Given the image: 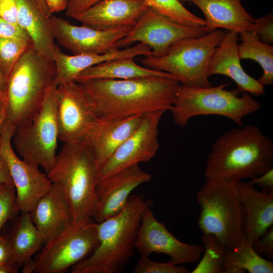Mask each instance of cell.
Here are the masks:
<instances>
[{
  "label": "cell",
  "mask_w": 273,
  "mask_h": 273,
  "mask_svg": "<svg viewBox=\"0 0 273 273\" xmlns=\"http://www.w3.org/2000/svg\"><path fill=\"white\" fill-rule=\"evenodd\" d=\"M272 164V142L258 126L249 124L232 128L215 141L204 175L236 183L261 174Z\"/></svg>",
  "instance_id": "obj_2"
},
{
  "label": "cell",
  "mask_w": 273,
  "mask_h": 273,
  "mask_svg": "<svg viewBox=\"0 0 273 273\" xmlns=\"http://www.w3.org/2000/svg\"><path fill=\"white\" fill-rule=\"evenodd\" d=\"M47 175L65 193L72 222L93 217L98 172L93 155L84 139L64 143Z\"/></svg>",
  "instance_id": "obj_5"
},
{
  "label": "cell",
  "mask_w": 273,
  "mask_h": 273,
  "mask_svg": "<svg viewBox=\"0 0 273 273\" xmlns=\"http://www.w3.org/2000/svg\"><path fill=\"white\" fill-rule=\"evenodd\" d=\"M6 89V80L0 72V91L5 93Z\"/></svg>",
  "instance_id": "obj_48"
},
{
  "label": "cell",
  "mask_w": 273,
  "mask_h": 273,
  "mask_svg": "<svg viewBox=\"0 0 273 273\" xmlns=\"http://www.w3.org/2000/svg\"><path fill=\"white\" fill-rule=\"evenodd\" d=\"M151 77L177 79L168 73L142 67L137 64L132 58H125L110 60L93 66L80 73L74 81L82 83L98 79H129Z\"/></svg>",
  "instance_id": "obj_26"
},
{
  "label": "cell",
  "mask_w": 273,
  "mask_h": 273,
  "mask_svg": "<svg viewBox=\"0 0 273 273\" xmlns=\"http://www.w3.org/2000/svg\"><path fill=\"white\" fill-rule=\"evenodd\" d=\"M30 215L43 244L72 222L68 200L61 188L55 183L38 201Z\"/></svg>",
  "instance_id": "obj_22"
},
{
  "label": "cell",
  "mask_w": 273,
  "mask_h": 273,
  "mask_svg": "<svg viewBox=\"0 0 273 273\" xmlns=\"http://www.w3.org/2000/svg\"><path fill=\"white\" fill-rule=\"evenodd\" d=\"M152 176L135 165L114 173L97 183L96 204L93 217L96 222L119 212L131 193L139 186L149 182Z\"/></svg>",
  "instance_id": "obj_17"
},
{
  "label": "cell",
  "mask_w": 273,
  "mask_h": 273,
  "mask_svg": "<svg viewBox=\"0 0 273 273\" xmlns=\"http://www.w3.org/2000/svg\"><path fill=\"white\" fill-rule=\"evenodd\" d=\"M226 31L217 29L198 37L182 38L163 55L140 60L147 68L174 76L181 84L201 87L212 86L208 71L213 54Z\"/></svg>",
  "instance_id": "obj_8"
},
{
  "label": "cell",
  "mask_w": 273,
  "mask_h": 273,
  "mask_svg": "<svg viewBox=\"0 0 273 273\" xmlns=\"http://www.w3.org/2000/svg\"><path fill=\"white\" fill-rule=\"evenodd\" d=\"M56 77V66L30 47L18 61L6 82V119L16 128L41 108Z\"/></svg>",
  "instance_id": "obj_4"
},
{
  "label": "cell",
  "mask_w": 273,
  "mask_h": 273,
  "mask_svg": "<svg viewBox=\"0 0 273 273\" xmlns=\"http://www.w3.org/2000/svg\"><path fill=\"white\" fill-rule=\"evenodd\" d=\"M165 112L158 110L143 115L137 128L98 171V182L121 170L148 162L156 155L159 148V125Z\"/></svg>",
  "instance_id": "obj_13"
},
{
  "label": "cell",
  "mask_w": 273,
  "mask_h": 273,
  "mask_svg": "<svg viewBox=\"0 0 273 273\" xmlns=\"http://www.w3.org/2000/svg\"><path fill=\"white\" fill-rule=\"evenodd\" d=\"M22 272L31 273L34 272L35 262L34 260L30 259L26 261L23 265Z\"/></svg>",
  "instance_id": "obj_46"
},
{
  "label": "cell",
  "mask_w": 273,
  "mask_h": 273,
  "mask_svg": "<svg viewBox=\"0 0 273 273\" xmlns=\"http://www.w3.org/2000/svg\"><path fill=\"white\" fill-rule=\"evenodd\" d=\"M9 237L12 251L11 262L19 266L31 259L43 244L29 212L22 213Z\"/></svg>",
  "instance_id": "obj_27"
},
{
  "label": "cell",
  "mask_w": 273,
  "mask_h": 273,
  "mask_svg": "<svg viewBox=\"0 0 273 273\" xmlns=\"http://www.w3.org/2000/svg\"><path fill=\"white\" fill-rule=\"evenodd\" d=\"M208 33L204 26L193 27L176 23L149 8L139 18L128 34L117 43L118 49L133 42L149 47L153 57L165 54L176 41L186 37H198Z\"/></svg>",
  "instance_id": "obj_12"
},
{
  "label": "cell",
  "mask_w": 273,
  "mask_h": 273,
  "mask_svg": "<svg viewBox=\"0 0 273 273\" xmlns=\"http://www.w3.org/2000/svg\"><path fill=\"white\" fill-rule=\"evenodd\" d=\"M143 115L97 117L89 126L84 140L93 155L98 172L119 146L137 128Z\"/></svg>",
  "instance_id": "obj_18"
},
{
  "label": "cell",
  "mask_w": 273,
  "mask_h": 273,
  "mask_svg": "<svg viewBox=\"0 0 273 273\" xmlns=\"http://www.w3.org/2000/svg\"><path fill=\"white\" fill-rule=\"evenodd\" d=\"M42 11L48 16L51 17L52 15L50 13L46 4L44 0H35Z\"/></svg>",
  "instance_id": "obj_47"
},
{
  "label": "cell",
  "mask_w": 273,
  "mask_h": 273,
  "mask_svg": "<svg viewBox=\"0 0 273 273\" xmlns=\"http://www.w3.org/2000/svg\"><path fill=\"white\" fill-rule=\"evenodd\" d=\"M101 0H68L66 15L72 18Z\"/></svg>",
  "instance_id": "obj_39"
},
{
  "label": "cell",
  "mask_w": 273,
  "mask_h": 273,
  "mask_svg": "<svg viewBox=\"0 0 273 273\" xmlns=\"http://www.w3.org/2000/svg\"><path fill=\"white\" fill-rule=\"evenodd\" d=\"M0 37L23 38L30 40L27 34L18 24L11 23L1 18H0Z\"/></svg>",
  "instance_id": "obj_37"
},
{
  "label": "cell",
  "mask_w": 273,
  "mask_h": 273,
  "mask_svg": "<svg viewBox=\"0 0 273 273\" xmlns=\"http://www.w3.org/2000/svg\"><path fill=\"white\" fill-rule=\"evenodd\" d=\"M236 187L245 210L243 236L253 244L273 224V191H259L248 181Z\"/></svg>",
  "instance_id": "obj_21"
},
{
  "label": "cell",
  "mask_w": 273,
  "mask_h": 273,
  "mask_svg": "<svg viewBox=\"0 0 273 273\" xmlns=\"http://www.w3.org/2000/svg\"><path fill=\"white\" fill-rule=\"evenodd\" d=\"M31 46L26 38L0 37V72L6 82L18 61Z\"/></svg>",
  "instance_id": "obj_32"
},
{
  "label": "cell",
  "mask_w": 273,
  "mask_h": 273,
  "mask_svg": "<svg viewBox=\"0 0 273 273\" xmlns=\"http://www.w3.org/2000/svg\"><path fill=\"white\" fill-rule=\"evenodd\" d=\"M255 252L269 259L273 258V225L253 244Z\"/></svg>",
  "instance_id": "obj_36"
},
{
  "label": "cell",
  "mask_w": 273,
  "mask_h": 273,
  "mask_svg": "<svg viewBox=\"0 0 273 273\" xmlns=\"http://www.w3.org/2000/svg\"><path fill=\"white\" fill-rule=\"evenodd\" d=\"M151 49L143 43H138L123 50H115L103 54H79L68 55L62 52L58 46L54 54L56 77L54 85L74 81L75 77L83 71L103 62L119 58L151 55Z\"/></svg>",
  "instance_id": "obj_23"
},
{
  "label": "cell",
  "mask_w": 273,
  "mask_h": 273,
  "mask_svg": "<svg viewBox=\"0 0 273 273\" xmlns=\"http://www.w3.org/2000/svg\"><path fill=\"white\" fill-rule=\"evenodd\" d=\"M99 244L93 217L72 222L44 244L37 255L34 272L63 273L89 256Z\"/></svg>",
  "instance_id": "obj_10"
},
{
  "label": "cell",
  "mask_w": 273,
  "mask_h": 273,
  "mask_svg": "<svg viewBox=\"0 0 273 273\" xmlns=\"http://www.w3.org/2000/svg\"><path fill=\"white\" fill-rule=\"evenodd\" d=\"M50 13L59 12L66 10L68 0H44Z\"/></svg>",
  "instance_id": "obj_42"
},
{
  "label": "cell",
  "mask_w": 273,
  "mask_h": 273,
  "mask_svg": "<svg viewBox=\"0 0 273 273\" xmlns=\"http://www.w3.org/2000/svg\"><path fill=\"white\" fill-rule=\"evenodd\" d=\"M142 0H101L72 18L99 30L133 26L149 8Z\"/></svg>",
  "instance_id": "obj_19"
},
{
  "label": "cell",
  "mask_w": 273,
  "mask_h": 273,
  "mask_svg": "<svg viewBox=\"0 0 273 273\" xmlns=\"http://www.w3.org/2000/svg\"><path fill=\"white\" fill-rule=\"evenodd\" d=\"M250 184L257 185L263 190L273 191V168L271 167L261 174L250 179Z\"/></svg>",
  "instance_id": "obj_40"
},
{
  "label": "cell",
  "mask_w": 273,
  "mask_h": 273,
  "mask_svg": "<svg viewBox=\"0 0 273 273\" xmlns=\"http://www.w3.org/2000/svg\"><path fill=\"white\" fill-rule=\"evenodd\" d=\"M16 128L6 119L0 128V155L8 167L14 185L18 208L21 213L31 212L40 199L51 189L53 183L38 165L18 157L11 140Z\"/></svg>",
  "instance_id": "obj_11"
},
{
  "label": "cell",
  "mask_w": 273,
  "mask_h": 273,
  "mask_svg": "<svg viewBox=\"0 0 273 273\" xmlns=\"http://www.w3.org/2000/svg\"><path fill=\"white\" fill-rule=\"evenodd\" d=\"M251 32L256 34L259 39L268 44L273 42V15L270 13L265 16L254 19Z\"/></svg>",
  "instance_id": "obj_35"
},
{
  "label": "cell",
  "mask_w": 273,
  "mask_h": 273,
  "mask_svg": "<svg viewBox=\"0 0 273 273\" xmlns=\"http://www.w3.org/2000/svg\"><path fill=\"white\" fill-rule=\"evenodd\" d=\"M135 248L141 255L149 256L153 252L167 255L175 265L198 262L204 250L202 245L178 240L156 218L151 207L144 212Z\"/></svg>",
  "instance_id": "obj_15"
},
{
  "label": "cell",
  "mask_w": 273,
  "mask_h": 273,
  "mask_svg": "<svg viewBox=\"0 0 273 273\" xmlns=\"http://www.w3.org/2000/svg\"><path fill=\"white\" fill-rule=\"evenodd\" d=\"M18 10L16 0H0V18L17 24Z\"/></svg>",
  "instance_id": "obj_38"
},
{
  "label": "cell",
  "mask_w": 273,
  "mask_h": 273,
  "mask_svg": "<svg viewBox=\"0 0 273 273\" xmlns=\"http://www.w3.org/2000/svg\"><path fill=\"white\" fill-rule=\"evenodd\" d=\"M204 252L201 259L192 273H223L225 254L228 249L215 236L203 234Z\"/></svg>",
  "instance_id": "obj_30"
},
{
  "label": "cell",
  "mask_w": 273,
  "mask_h": 273,
  "mask_svg": "<svg viewBox=\"0 0 273 273\" xmlns=\"http://www.w3.org/2000/svg\"><path fill=\"white\" fill-rule=\"evenodd\" d=\"M98 118L123 117L170 110L180 83L173 78L98 79L81 83Z\"/></svg>",
  "instance_id": "obj_1"
},
{
  "label": "cell",
  "mask_w": 273,
  "mask_h": 273,
  "mask_svg": "<svg viewBox=\"0 0 273 273\" xmlns=\"http://www.w3.org/2000/svg\"><path fill=\"white\" fill-rule=\"evenodd\" d=\"M19 266L13 262H9L0 265V273H17Z\"/></svg>",
  "instance_id": "obj_44"
},
{
  "label": "cell",
  "mask_w": 273,
  "mask_h": 273,
  "mask_svg": "<svg viewBox=\"0 0 273 273\" xmlns=\"http://www.w3.org/2000/svg\"><path fill=\"white\" fill-rule=\"evenodd\" d=\"M17 24L28 35L33 48L41 56L54 61L58 46L51 17L46 14L35 0H16Z\"/></svg>",
  "instance_id": "obj_24"
},
{
  "label": "cell",
  "mask_w": 273,
  "mask_h": 273,
  "mask_svg": "<svg viewBox=\"0 0 273 273\" xmlns=\"http://www.w3.org/2000/svg\"><path fill=\"white\" fill-rule=\"evenodd\" d=\"M188 269L184 266L175 265L170 261L166 263L153 261L149 256L141 255L132 273H188Z\"/></svg>",
  "instance_id": "obj_34"
},
{
  "label": "cell",
  "mask_w": 273,
  "mask_h": 273,
  "mask_svg": "<svg viewBox=\"0 0 273 273\" xmlns=\"http://www.w3.org/2000/svg\"><path fill=\"white\" fill-rule=\"evenodd\" d=\"M142 1L157 13L181 25L193 27L205 25L204 19L191 13L179 0Z\"/></svg>",
  "instance_id": "obj_31"
},
{
  "label": "cell",
  "mask_w": 273,
  "mask_h": 273,
  "mask_svg": "<svg viewBox=\"0 0 273 273\" xmlns=\"http://www.w3.org/2000/svg\"><path fill=\"white\" fill-rule=\"evenodd\" d=\"M55 40L73 55L103 54L115 50L118 41L132 26L99 30L85 25L76 26L61 17L51 16Z\"/></svg>",
  "instance_id": "obj_16"
},
{
  "label": "cell",
  "mask_w": 273,
  "mask_h": 273,
  "mask_svg": "<svg viewBox=\"0 0 273 273\" xmlns=\"http://www.w3.org/2000/svg\"><path fill=\"white\" fill-rule=\"evenodd\" d=\"M19 211L14 184L0 185V237L5 223L16 218Z\"/></svg>",
  "instance_id": "obj_33"
},
{
  "label": "cell",
  "mask_w": 273,
  "mask_h": 273,
  "mask_svg": "<svg viewBox=\"0 0 273 273\" xmlns=\"http://www.w3.org/2000/svg\"><path fill=\"white\" fill-rule=\"evenodd\" d=\"M58 138L64 143L84 139L97 118L93 101L83 84L72 81L56 87Z\"/></svg>",
  "instance_id": "obj_14"
},
{
  "label": "cell",
  "mask_w": 273,
  "mask_h": 273,
  "mask_svg": "<svg viewBox=\"0 0 273 273\" xmlns=\"http://www.w3.org/2000/svg\"><path fill=\"white\" fill-rule=\"evenodd\" d=\"M227 83L201 87L180 84L170 110L175 123L186 126L189 120L199 115H216L227 117L239 126L243 118L261 108V104L250 94L237 88L225 89Z\"/></svg>",
  "instance_id": "obj_7"
},
{
  "label": "cell",
  "mask_w": 273,
  "mask_h": 273,
  "mask_svg": "<svg viewBox=\"0 0 273 273\" xmlns=\"http://www.w3.org/2000/svg\"><path fill=\"white\" fill-rule=\"evenodd\" d=\"M153 202L142 194L130 195L116 214L96 222L99 244L87 257L73 266L72 273H119L134 255L145 210Z\"/></svg>",
  "instance_id": "obj_3"
},
{
  "label": "cell",
  "mask_w": 273,
  "mask_h": 273,
  "mask_svg": "<svg viewBox=\"0 0 273 273\" xmlns=\"http://www.w3.org/2000/svg\"><path fill=\"white\" fill-rule=\"evenodd\" d=\"M239 34L227 31L216 48L208 71L209 77L215 74L226 76L237 84L238 90L250 95L264 94V86L248 74L240 63L238 52Z\"/></svg>",
  "instance_id": "obj_20"
},
{
  "label": "cell",
  "mask_w": 273,
  "mask_h": 273,
  "mask_svg": "<svg viewBox=\"0 0 273 273\" xmlns=\"http://www.w3.org/2000/svg\"><path fill=\"white\" fill-rule=\"evenodd\" d=\"M12 251L9 236L0 237V265L11 262Z\"/></svg>",
  "instance_id": "obj_41"
},
{
  "label": "cell",
  "mask_w": 273,
  "mask_h": 273,
  "mask_svg": "<svg viewBox=\"0 0 273 273\" xmlns=\"http://www.w3.org/2000/svg\"><path fill=\"white\" fill-rule=\"evenodd\" d=\"M197 200L201 208L198 225L202 233L214 235L228 248L238 246L244 239L245 214L236 183L206 178Z\"/></svg>",
  "instance_id": "obj_6"
},
{
  "label": "cell",
  "mask_w": 273,
  "mask_h": 273,
  "mask_svg": "<svg viewBox=\"0 0 273 273\" xmlns=\"http://www.w3.org/2000/svg\"><path fill=\"white\" fill-rule=\"evenodd\" d=\"M56 87H52L40 110L16 128L12 138L20 158L41 166L47 174L54 166L59 139Z\"/></svg>",
  "instance_id": "obj_9"
},
{
  "label": "cell",
  "mask_w": 273,
  "mask_h": 273,
  "mask_svg": "<svg viewBox=\"0 0 273 273\" xmlns=\"http://www.w3.org/2000/svg\"><path fill=\"white\" fill-rule=\"evenodd\" d=\"M7 117V102L6 98L0 100V128L4 121ZM0 136V146H1Z\"/></svg>",
  "instance_id": "obj_45"
},
{
  "label": "cell",
  "mask_w": 273,
  "mask_h": 273,
  "mask_svg": "<svg viewBox=\"0 0 273 273\" xmlns=\"http://www.w3.org/2000/svg\"><path fill=\"white\" fill-rule=\"evenodd\" d=\"M13 184L8 167L0 155V185Z\"/></svg>",
  "instance_id": "obj_43"
},
{
  "label": "cell",
  "mask_w": 273,
  "mask_h": 273,
  "mask_svg": "<svg viewBox=\"0 0 273 273\" xmlns=\"http://www.w3.org/2000/svg\"><path fill=\"white\" fill-rule=\"evenodd\" d=\"M272 273L273 262L263 258L254 250L253 244L244 237L236 248H228L223 273Z\"/></svg>",
  "instance_id": "obj_28"
},
{
  "label": "cell",
  "mask_w": 273,
  "mask_h": 273,
  "mask_svg": "<svg viewBox=\"0 0 273 273\" xmlns=\"http://www.w3.org/2000/svg\"><path fill=\"white\" fill-rule=\"evenodd\" d=\"M191 3L203 13L205 28L209 32L222 28L238 34L250 31L254 19L243 8L241 0H179Z\"/></svg>",
  "instance_id": "obj_25"
},
{
  "label": "cell",
  "mask_w": 273,
  "mask_h": 273,
  "mask_svg": "<svg viewBox=\"0 0 273 273\" xmlns=\"http://www.w3.org/2000/svg\"><path fill=\"white\" fill-rule=\"evenodd\" d=\"M6 98L5 94L0 91V100L4 99Z\"/></svg>",
  "instance_id": "obj_49"
},
{
  "label": "cell",
  "mask_w": 273,
  "mask_h": 273,
  "mask_svg": "<svg viewBox=\"0 0 273 273\" xmlns=\"http://www.w3.org/2000/svg\"><path fill=\"white\" fill-rule=\"evenodd\" d=\"M238 46L240 59H251L257 62L263 70L258 79L263 85L273 84V46L262 41L254 33L245 31L239 34Z\"/></svg>",
  "instance_id": "obj_29"
}]
</instances>
